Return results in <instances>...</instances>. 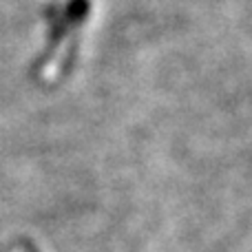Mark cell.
<instances>
[{
	"mask_svg": "<svg viewBox=\"0 0 252 252\" xmlns=\"http://www.w3.org/2000/svg\"><path fill=\"white\" fill-rule=\"evenodd\" d=\"M29 252H35V250H29Z\"/></svg>",
	"mask_w": 252,
	"mask_h": 252,
	"instance_id": "obj_1",
	"label": "cell"
}]
</instances>
